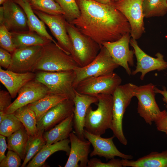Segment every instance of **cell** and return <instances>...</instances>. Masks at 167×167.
I'll list each match as a JSON object with an SVG mask.
<instances>
[{"label": "cell", "mask_w": 167, "mask_h": 167, "mask_svg": "<svg viewBox=\"0 0 167 167\" xmlns=\"http://www.w3.org/2000/svg\"><path fill=\"white\" fill-rule=\"evenodd\" d=\"M80 16L69 23L101 46L105 42L116 41L131 32L125 16L111 4L94 0H75Z\"/></svg>", "instance_id": "cell-1"}, {"label": "cell", "mask_w": 167, "mask_h": 167, "mask_svg": "<svg viewBox=\"0 0 167 167\" xmlns=\"http://www.w3.org/2000/svg\"><path fill=\"white\" fill-rule=\"evenodd\" d=\"M98 102L97 108H88L85 120L84 129L95 135L101 136L106 130H111L112 126L113 96L112 95L100 94L95 96Z\"/></svg>", "instance_id": "cell-2"}, {"label": "cell", "mask_w": 167, "mask_h": 167, "mask_svg": "<svg viewBox=\"0 0 167 167\" xmlns=\"http://www.w3.org/2000/svg\"><path fill=\"white\" fill-rule=\"evenodd\" d=\"M66 26L73 47L72 57L79 67H84L96 58L102 46L73 24L66 21Z\"/></svg>", "instance_id": "cell-3"}, {"label": "cell", "mask_w": 167, "mask_h": 167, "mask_svg": "<svg viewBox=\"0 0 167 167\" xmlns=\"http://www.w3.org/2000/svg\"><path fill=\"white\" fill-rule=\"evenodd\" d=\"M78 67L71 55L66 53L52 41L43 46L41 56L34 71L74 70Z\"/></svg>", "instance_id": "cell-4"}, {"label": "cell", "mask_w": 167, "mask_h": 167, "mask_svg": "<svg viewBox=\"0 0 167 167\" xmlns=\"http://www.w3.org/2000/svg\"><path fill=\"white\" fill-rule=\"evenodd\" d=\"M137 86L132 83L119 85L112 94L113 121L111 130L113 135L122 144L126 145L127 141L124 134L122 120L126 108L133 97L135 96V90Z\"/></svg>", "instance_id": "cell-5"}, {"label": "cell", "mask_w": 167, "mask_h": 167, "mask_svg": "<svg viewBox=\"0 0 167 167\" xmlns=\"http://www.w3.org/2000/svg\"><path fill=\"white\" fill-rule=\"evenodd\" d=\"M74 70L49 72L38 71L34 80L45 86L49 92L73 100L75 90L73 84L75 78Z\"/></svg>", "instance_id": "cell-6"}, {"label": "cell", "mask_w": 167, "mask_h": 167, "mask_svg": "<svg viewBox=\"0 0 167 167\" xmlns=\"http://www.w3.org/2000/svg\"><path fill=\"white\" fill-rule=\"evenodd\" d=\"M119 66L113 60L107 49L104 46L96 58L90 63L74 70L75 78L73 84L75 89L79 82L88 78L105 75L113 72Z\"/></svg>", "instance_id": "cell-7"}, {"label": "cell", "mask_w": 167, "mask_h": 167, "mask_svg": "<svg viewBox=\"0 0 167 167\" xmlns=\"http://www.w3.org/2000/svg\"><path fill=\"white\" fill-rule=\"evenodd\" d=\"M155 87L152 83L137 86L135 96L138 100V113L146 123L152 125L161 118L166 111L160 110L155 99Z\"/></svg>", "instance_id": "cell-8"}, {"label": "cell", "mask_w": 167, "mask_h": 167, "mask_svg": "<svg viewBox=\"0 0 167 167\" xmlns=\"http://www.w3.org/2000/svg\"><path fill=\"white\" fill-rule=\"evenodd\" d=\"M121 82L120 77L113 72L87 78L79 82L74 89L79 93L93 96L100 94L112 95Z\"/></svg>", "instance_id": "cell-9"}, {"label": "cell", "mask_w": 167, "mask_h": 167, "mask_svg": "<svg viewBox=\"0 0 167 167\" xmlns=\"http://www.w3.org/2000/svg\"><path fill=\"white\" fill-rule=\"evenodd\" d=\"M143 1L120 0L111 3L128 20L131 27V36L136 40L140 38L145 32Z\"/></svg>", "instance_id": "cell-10"}, {"label": "cell", "mask_w": 167, "mask_h": 167, "mask_svg": "<svg viewBox=\"0 0 167 167\" xmlns=\"http://www.w3.org/2000/svg\"><path fill=\"white\" fill-rule=\"evenodd\" d=\"M34 12L49 28L52 34L58 41V44L68 54H73L72 44L67 32L66 20L63 15H50L33 10Z\"/></svg>", "instance_id": "cell-11"}, {"label": "cell", "mask_w": 167, "mask_h": 167, "mask_svg": "<svg viewBox=\"0 0 167 167\" xmlns=\"http://www.w3.org/2000/svg\"><path fill=\"white\" fill-rule=\"evenodd\" d=\"M42 45L17 48L11 54V63L7 70L18 73L33 72L40 58Z\"/></svg>", "instance_id": "cell-12"}, {"label": "cell", "mask_w": 167, "mask_h": 167, "mask_svg": "<svg viewBox=\"0 0 167 167\" xmlns=\"http://www.w3.org/2000/svg\"><path fill=\"white\" fill-rule=\"evenodd\" d=\"M0 7V24L10 32L29 30L28 19L22 8L13 0H8Z\"/></svg>", "instance_id": "cell-13"}, {"label": "cell", "mask_w": 167, "mask_h": 167, "mask_svg": "<svg viewBox=\"0 0 167 167\" xmlns=\"http://www.w3.org/2000/svg\"><path fill=\"white\" fill-rule=\"evenodd\" d=\"M130 33L123 36L118 40L113 42H105L102 44L108 50L113 61L123 67L129 75H132L129 66H134V50H130L129 44Z\"/></svg>", "instance_id": "cell-14"}, {"label": "cell", "mask_w": 167, "mask_h": 167, "mask_svg": "<svg viewBox=\"0 0 167 167\" xmlns=\"http://www.w3.org/2000/svg\"><path fill=\"white\" fill-rule=\"evenodd\" d=\"M131 45L134 49L137 62L135 69L132 72L135 75L141 73L140 79H144L145 75L148 72L154 70L160 71L167 69V62L164 59V56L160 53L156 54L153 58L145 53L139 46L136 40L131 38L130 41Z\"/></svg>", "instance_id": "cell-15"}, {"label": "cell", "mask_w": 167, "mask_h": 167, "mask_svg": "<svg viewBox=\"0 0 167 167\" xmlns=\"http://www.w3.org/2000/svg\"><path fill=\"white\" fill-rule=\"evenodd\" d=\"M49 92L48 88L34 79L24 85L18 92V96L5 113H13L19 108L38 100Z\"/></svg>", "instance_id": "cell-16"}, {"label": "cell", "mask_w": 167, "mask_h": 167, "mask_svg": "<svg viewBox=\"0 0 167 167\" xmlns=\"http://www.w3.org/2000/svg\"><path fill=\"white\" fill-rule=\"evenodd\" d=\"M85 138L88 139L92 145L93 150L90 154L91 157L98 156L103 157L106 160L115 158V156L122 159L130 160L133 157L120 152L114 144L113 139L115 136L103 138L101 136L92 134L85 129L84 131Z\"/></svg>", "instance_id": "cell-17"}, {"label": "cell", "mask_w": 167, "mask_h": 167, "mask_svg": "<svg viewBox=\"0 0 167 167\" xmlns=\"http://www.w3.org/2000/svg\"><path fill=\"white\" fill-rule=\"evenodd\" d=\"M75 109L73 100L66 99L49 109L37 122L38 131L49 130L71 115Z\"/></svg>", "instance_id": "cell-18"}, {"label": "cell", "mask_w": 167, "mask_h": 167, "mask_svg": "<svg viewBox=\"0 0 167 167\" xmlns=\"http://www.w3.org/2000/svg\"><path fill=\"white\" fill-rule=\"evenodd\" d=\"M75 93L73 99L74 132L79 138L84 140H85L84 134L85 120L87 110L91 104L97 103L98 100L95 96L80 94L75 90Z\"/></svg>", "instance_id": "cell-19"}, {"label": "cell", "mask_w": 167, "mask_h": 167, "mask_svg": "<svg viewBox=\"0 0 167 167\" xmlns=\"http://www.w3.org/2000/svg\"><path fill=\"white\" fill-rule=\"evenodd\" d=\"M70 152L65 167H86L91 144L88 140H82L74 132L69 137Z\"/></svg>", "instance_id": "cell-20"}, {"label": "cell", "mask_w": 167, "mask_h": 167, "mask_svg": "<svg viewBox=\"0 0 167 167\" xmlns=\"http://www.w3.org/2000/svg\"><path fill=\"white\" fill-rule=\"evenodd\" d=\"M36 74L33 72L18 73L0 67V81L10 93L12 98H15L19 89L28 82L34 79Z\"/></svg>", "instance_id": "cell-21"}, {"label": "cell", "mask_w": 167, "mask_h": 167, "mask_svg": "<svg viewBox=\"0 0 167 167\" xmlns=\"http://www.w3.org/2000/svg\"><path fill=\"white\" fill-rule=\"evenodd\" d=\"M70 139L68 138L51 144L46 143L29 162L26 167H41L50 156L58 151H64L69 156L70 152Z\"/></svg>", "instance_id": "cell-22"}, {"label": "cell", "mask_w": 167, "mask_h": 167, "mask_svg": "<svg viewBox=\"0 0 167 167\" xmlns=\"http://www.w3.org/2000/svg\"><path fill=\"white\" fill-rule=\"evenodd\" d=\"M123 167H167V150L152 152L136 160L121 159Z\"/></svg>", "instance_id": "cell-23"}, {"label": "cell", "mask_w": 167, "mask_h": 167, "mask_svg": "<svg viewBox=\"0 0 167 167\" xmlns=\"http://www.w3.org/2000/svg\"><path fill=\"white\" fill-rule=\"evenodd\" d=\"M24 10L27 16L29 31L36 32L40 36L47 38L62 49L47 32L45 23L34 12L29 2L22 0H13Z\"/></svg>", "instance_id": "cell-24"}, {"label": "cell", "mask_w": 167, "mask_h": 167, "mask_svg": "<svg viewBox=\"0 0 167 167\" xmlns=\"http://www.w3.org/2000/svg\"><path fill=\"white\" fill-rule=\"evenodd\" d=\"M74 113L43 134L46 143L53 144L68 139L73 127Z\"/></svg>", "instance_id": "cell-25"}, {"label": "cell", "mask_w": 167, "mask_h": 167, "mask_svg": "<svg viewBox=\"0 0 167 167\" xmlns=\"http://www.w3.org/2000/svg\"><path fill=\"white\" fill-rule=\"evenodd\" d=\"M67 99L63 96L49 92L38 100L28 105L34 112L37 122L51 108Z\"/></svg>", "instance_id": "cell-26"}, {"label": "cell", "mask_w": 167, "mask_h": 167, "mask_svg": "<svg viewBox=\"0 0 167 167\" xmlns=\"http://www.w3.org/2000/svg\"><path fill=\"white\" fill-rule=\"evenodd\" d=\"M11 33L16 48L34 45L43 46L52 42L33 31L29 30Z\"/></svg>", "instance_id": "cell-27"}, {"label": "cell", "mask_w": 167, "mask_h": 167, "mask_svg": "<svg viewBox=\"0 0 167 167\" xmlns=\"http://www.w3.org/2000/svg\"><path fill=\"white\" fill-rule=\"evenodd\" d=\"M28 137V134L23 126L7 137L8 150L15 152L24 160Z\"/></svg>", "instance_id": "cell-28"}, {"label": "cell", "mask_w": 167, "mask_h": 167, "mask_svg": "<svg viewBox=\"0 0 167 167\" xmlns=\"http://www.w3.org/2000/svg\"><path fill=\"white\" fill-rule=\"evenodd\" d=\"M13 113L23 124L29 135H34L37 133L35 113L28 105L19 108Z\"/></svg>", "instance_id": "cell-29"}, {"label": "cell", "mask_w": 167, "mask_h": 167, "mask_svg": "<svg viewBox=\"0 0 167 167\" xmlns=\"http://www.w3.org/2000/svg\"><path fill=\"white\" fill-rule=\"evenodd\" d=\"M45 131H38L34 135H29L26 150V155L21 167L26 166L27 164L41 150L46 144L43 138Z\"/></svg>", "instance_id": "cell-30"}, {"label": "cell", "mask_w": 167, "mask_h": 167, "mask_svg": "<svg viewBox=\"0 0 167 167\" xmlns=\"http://www.w3.org/2000/svg\"><path fill=\"white\" fill-rule=\"evenodd\" d=\"M142 7L145 18L163 16L167 13V0H143Z\"/></svg>", "instance_id": "cell-31"}, {"label": "cell", "mask_w": 167, "mask_h": 167, "mask_svg": "<svg viewBox=\"0 0 167 167\" xmlns=\"http://www.w3.org/2000/svg\"><path fill=\"white\" fill-rule=\"evenodd\" d=\"M29 3L33 10L50 15H65L61 7L54 0H31Z\"/></svg>", "instance_id": "cell-32"}, {"label": "cell", "mask_w": 167, "mask_h": 167, "mask_svg": "<svg viewBox=\"0 0 167 167\" xmlns=\"http://www.w3.org/2000/svg\"><path fill=\"white\" fill-rule=\"evenodd\" d=\"M23 126L13 113H5L3 119L0 122V134L7 137Z\"/></svg>", "instance_id": "cell-33"}, {"label": "cell", "mask_w": 167, "mask_h": 167, "mask_svg": "<svg viewBox=\"0 0 167 167\" xmlns=\"http://www.w3.org/2000/svg\"><path fill=\"white\" fill-rule=\"evenodd\" d=\"M65 13L66 21L71 22L78 17L80 12L75 0H54Z\"/></svg>", "instance_id": "cell-34"}, {"label": "cell", "mask_w": 167, "mask_h": 167, "mask_svg": "<svg viewBox=\"0 0 167 167\" xmlns=\"http://www.w3.org/2000/svg\"><path fill=\"white\" fill-rule=\"evenodd\" d=\"M0 47L12 54L15 49L11 32L2 24H0Z\"/></svg>", "instance_id": "cell-35"}, {"label": "cell", "mask_w": 167, "mask_h": 167, "mask_svg": "<svg viewBox=\"0 0 167 167\" xmlns=\"http://www.w3.org/2000/svg\"><path fill=\"white\" fill-rule=\"evenodd\" d=\"M21 159L16 153L8 150L5 158L0 162V167H19L22 165Z\"/></svg>", "instance_id": "cell-36"}, {"label": "cell", "mask_w": 167, "mask_h": 167, "mask_svg": "<svg viewBox=\"0 0 167 167\" xmlns=\"http://www.w3.org/2000/svg\"><path fill=\"white\" fill-rule=\"evenodd\" d=\"M88 167H123L121 160L115 158L110 159L107 163L102 162L97 158H92L89 160Z\"/></svg>", "instance_id": "cell-37"}, {"label": "cell", "mask_w": 167, "mask_h": 167, "mask_svg": "<svg viewBox=\"0 0 167 167\" xmlns=\"http://www.w3.org/2000/svg\"><path fill=\"white\" fill-rule=\"evenodd\" d=\"M8 92L2 90L0 91V112H5L12 102L11 98Z\"/></svg>", "instance_id": "cell-38"}, {"label": "cell", "mask_w": 167, "mask_h": 167, "mask_svg": "<svg viewBox=\"0 0 167 167\" xmlns=\"http://www.w3.org/2000/svg\"><path fill=\"white\" fill-rule=\"evenodd\" d=\"M11 54L7 50L0 47V66L7 69L10 66L11 63Z\"/></svg>", "instance_id": "cell-39"}, {"label": "cell", "mask_w": 167, "mask_h": 167, "mask_svg": "<svg viewBox=\"0 0 167 167\" xmlns=\"http://www.w3.org/2000/svg\"><path fill=\"white\" fill-rule=\"evenodd\" d=\"M155 123L157 130L165 132L167 135V111L161 118Z\"/></svg>", "instance_id": "cell-40"}, {"label": "cell", "mask_w": 167, "mask_h": 167, "mask_svg": "<svg viewBox=\"0 0 167 167\" xmlns=\"http://www.w3.org/2000/svg\"><path fill=\"white\" fill-rule=\"evenodd\" d=\"M6 137L2 135H0V162L5 157V152L7 148Z\"/></svg>", "instance_id": "cell-41"}, {"label": "cell", "mask_w": 167, "mask_h": 167, "mask_svg": "<svg viewBox=\"0 0 167 167\" xmlns=\"http://www.w3.org/2000/svg\"><path fill=\"white\" fill-rule=\"evenodd\" d=\"M154 91L155 93H159L163 96V101L166 104V106L167 108V90L166 88L164 86L163 87V90H161L155 86L154 88Z\"/></svg>", "instance_id": "cell-42"}, {"label": "cell", "mask_w": 167, "mask_h": 167, "mask_svg": "<svg viewBox=\"0 0 167 167\" xmlns=\"http://www.w3.org/2000/svg\"><path fill=\"white\" fill-rule=\"evenodd\" d=\"M94 1L104 4H108L120 0H94Z\"/></svg>", "instance_id": "cell-43"}, {"label": "cell", "mask_w": 167, "mask_h": 167, "mask_svg": "<svg viewBox=\"0 0 167 167\" xmlns=\"http://www.w3.org/2000/svg\"><path fill=\"white\" fill-rule=\"evenodd\" d=\"M8 0H0V5H2L3 3Z\"/></svg>", "instance_id": "cell-44"}, {"label": "cell", "mask_w": 167, "mask_h": 167, "mask_svg": "<svg viewBox=\"0 0 167 167\" xmlns=\"http://www.w3.org/2000/svg\"><path fill=\"white\" fill-rule=\"evenodd\" d=\"M22 0L24 2H30L31 1V0Z\"/></svg>", "instance_id": "cell-45"}, {"label": "cell", "mask_w": 167, "mask_h": 167, "mask_svg": "<svg viewBox=\"0 0 167 167\" xmlns=\"http://www.w3.org/2000/svg\"></svg>", "instance_id": "cell-46"}]
</instances>
